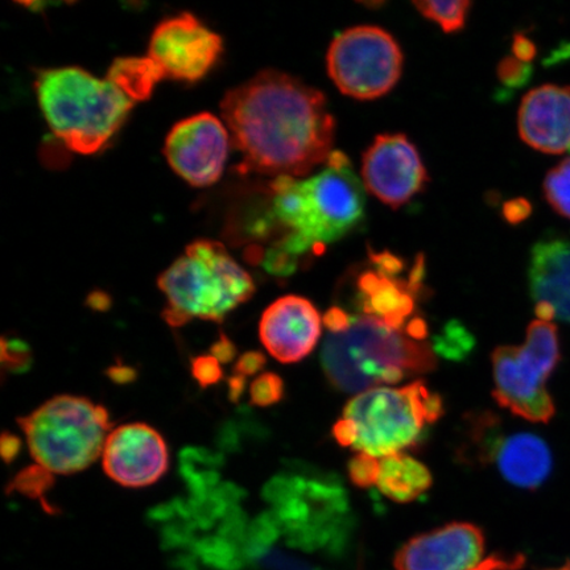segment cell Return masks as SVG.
I'll list each match as a JSON object with an SVG mask.
<instances>
[{
  "label": "cell",
  "instance_id": "ac0fdd59",
  "mask_svg": "<svg viewBox=\"0 0 570 570\" xmlns=\"http://www.w3.org/2000/svg\"><path fill=\"white\" fill-rule=\"evenodd\" d=\"M534 303H546L554 320L570 325V237L547 235L532 247L529 267Z\"/></svg>",
  "mask_w": 570,
  "mask_h": 570
},
{
  "label": "cell",
  "instance_id": "60d3db41",
  "mask_svg": "<svg viewBox=\"0 0 570 570\" xmlns=\"http://www.w3.org/2000/svg\"><path fill=\"white\" fill-rule=\"evenodd\" d=\"M135 375H137V374H135V370H132L130 367L116 366V367H111L109 370V376L111 377V380L114 382H117V383H127V382L134 381Z\"/></svg>",
  "mask_w": 570,
  "mask_h": 570
},
{
  "label": "cell",
  "instance_id": "e0dca14e",
  "mask_svg": "<svg viewBox=\"0 0 570 570\" xmlns=\"http://www.w3.org/2000/svg\"><path fill=\"white\" fill-rule=\"evenodd\" d=\"M520 138L537 151L570 153V87L547 83L522 99L518 112Z\"/></svg>",
  "mask_w": 570,
  "mask_h": 570
},
{
  "label": "cell",
  "instance_id": "d6a6232c",
  "mask_svg": "<svg viewBox=\"0 0 570 570\" xmlns=\"http://www.w3.org/2000/svg\"><path fill=\"white\" fill-rule=\"evenodd\" d=\"M266 356L261 352H247L235 363V373L242 376H253L266 366Z\"/></svg>",
  "mask_w": 570,
  "mask_h": 570
},
{
  "label": "cell",
  "instance_id": "74e56055",
  "mask_svg": "<svg viewBox=\"0 0 570 570\" xmlns=\"http://www.w3.org/2000/svg\"><path fill=\"white\" fill-rule=\"evenodd\" d=\"M212 355L220 363H229L235 358V355H237V347H235L229 337L223 334L216 344L213 345Z\"/></svg>",
  "mask_w": 570,
  "mask_h": 570
},
{
  "label": "cell",
  "instance_id": "9c48e42d",
  "mask_svg": "<svg viewBox=\"0 0 570 570\" xmlns=\"http://www.w3.org/2000/svg\"><path fill=\"white\" fill-rule=\"evenodd\" d=\"M265 498L274 504L277 523L295 546L336 550L344 543L351 510L346 491L336 476L277 475L266 484Z\"/></svg>",
  "mask_w": 570,
  "mask_h": 570
},
{
  "label": "cell",
  "instance_id": "f546056e",
  "mask_svg": "<svg viewBox=\"0 0 570 570\" xmlns=\"http://www.w3.org/2000/svg\"><path fill=\"white\" fill-rule=\"evenodd\" d=\"M499 81L505 88H522L531 80L532 67L531 63L522 62L515 57H505L497 68Z\"/></svg>",
  "mask_w": 570,
  "mask_h": 570
},
{
  "label": "cell",
  "instance_id": "e575fe53",
  "mask_svg": "<svg viewBox=\"0 0 570 570\" xmlns=\"http://www.w3.org/2000/svg\"><path fill=\"white\" fill-rule=\"evenodd\" d=\"M323 323L327 330H330V333H342L347 331L348 326L352 325V318L348 316V313L340 308V306H332V308L326 312Z\"/></svg>",
  "mask_w": 570,
  "mask_h": 570
},
{
  "label": "cell",
  "instance_id": "cb8c5ba5",
  "mask_svg": "<svg viewBox=\"0 0 570 570\" xmlns=\"http://www.w3.org/2000/svg\"><path fill=\"white\" fill-rule=\"evenodd\" d=\"M543 188L552 209L570 219V158L562 160L547 174Z\"/></svg>",
  "mask_w": 570,
  "mask_h": 570
},
{
  "label": "cell",
  "instance_id": "ffe728a7",
  "mask_svg": "<svg viewBox=\"0 0 570 570\" xmlns=\"http://www.w3.org/2000/svg\"><path fill=\"white\" fill-rule=\"evenodd\" d=\"M358 304L366 316L382 320L394 330H404L415 312V297L409 282L387 279L377 273H365L358 281Z\"/></svg>",
  "mask_w": 570,
  "mask_h": 570
},
{
  "label": "cell",
  "instance_id": "f1b7e54d",
  "mask_svg": "<svg viewBox=\"0 0 570 570\" xmlns=\"http://www.w3.org/2000/svg\"><path fill=\"white\" fill-rule=\"evenodd\" d=\"M2 363L11 373H21L31 367V347L18 338L2 340Z\"/></svg>",
  "mask_w": 570,
  "mask_h": 570
},
{
  "label": "cell",
  "instance_id": "d4e9b609",
  "mask_svg": "<svg viewBox=\"0 0 570 570\" xmlns=\"http://www.w3.org/2000/svg\"><path fill=\"white\" fill-rule=\"evenodd\" d=\"M475 340L459 321H452L443 333L433 340V351L446 360L460 361L473 351Z\"/></svg>",
  "mask_w": 570,
  "mask_h": 570
},
{
  "label": "cell",
  "instance_id": "30bf717a",
  "mask_svg": "<svg viewBox=\"0 0 570 570\" xmlns=\"http://www.w3.org/2000/svg\"><path fill=\"white\" fill-rule=\"evenodd\" d=\"M326 61L327 71L342 95L362 101L387 95L403 69L397 41L375 26L353 27L337 35Z\"/></svg>",
  "mask_w": 570,
  "mask_h": 570
},
{
  "label": "cell",
  "instance_id": "5b68a950",
  "mask_svg": "<svg viewBox=\"0 0 570 570\" xmlns=\"http://www.w3.org/2000/svg\"><path fill=\"white\" fill-rule=\"evenodd\" d=\"M158 284L167 298L163 317L170 326H183L194 318L223 323L255 292L247 271L224 244L210 239L196 240L185 248Z\"/></svg>",
  "mask_w": 570,
  "mask_h": 570
},
{
  "label": "cell",
  "instance_id": "5bb4252c",
  "mask_svg": "<svg viewBox=\"0 0 570 570\" xmlns=\"http://www.w3.org/2000/svg\"><path fill=\"white\" fill-rule=\"evenodd\" d=\"M102 465L105 473L120 487H151L168 472L166 440L147 424L120 425L106 440Z\"/></svg>",
  "mask_w": 570,
  "mask_h": 570
},
{
  "label": "cell",
  "instance_id": "d590c367",
  "mask_svg": "<svg viewBox=\"0 0 570 570\" xmlns=\"http://www.w3.org/2000/svg\"><path fill=\"white\" fill-rule=\"evenodd\" d=\"M512 53L519 61L531 63L538 53V49L527 36L517 33L514 42H512Z\"/></svg>",
  "mask_w": 570,
  "mask_h": 570
},
{
  "label": "cell",
  "instance_id": "7402d4cb",
  "mask_svg": "<svg viewBox=\"0 0 570 570\" xmlns=\"http://www.w3.org/2000/svg\"><path fill=\"white\" fill-rule=\"evenodd\" d=\"M114 82L118 83L135 102L151 96L155 85L163 80L164 75L156 63L145 59H119L112 63L109 75Z\"/></svg>",
  "mask_w": 570,
  "mask_h": 570
},
{
  "label": "cell",
  "instance_id": "9a60e30c",
  "mask_svg": "<svg viewBox=\"0 0 570 570\" xmlns=\"http://www.w3.org/2000/svg\"><path fill=\"white\" fill-rule=\"evenodd\" d=\"M480 527L453 522L413 537L395 554V570H474L483 562Z\"/></svg>",
  "mask_w": 570,
  "mask_h": 570
},
{
  "label": "cell",
  "instance_id": "83f0119b",
  "mask_svg": "<svg viewBox=\"0 0 570 570\" xmlns=\"http://www.w3.org/2000/svg\"><path fill=\"white\" fill-rule=\"evenodd\" d=\"M381 460L365 453H358L348 462V479L356 488L374 487L380 476Z\"/></svg>",
  "mask_w": 570,
  "mask_h": 570
},
{
  "label": "cell",
  "instance_id": "277c9868",
  "mask_svg": "<svg viewBox=\"0 0 570 570\" xmlns=\"http://www.w3.org/2000/svg\"><path fill=\"white\" fill-rule=\"evenodd\" d=\"M39 105L51 130L71 151L96 154L125 124L134 99L110 80L76 67L41 71Z\"/></svg>",
  "mask_w": 570,
  "mask_h": 570
},
{
  "label": "cell",
  "instance_id": "f35d334b",
  "mask_svg": "<svg viewBox=\"0 0 570 570\" xmlns=\"http://www.w3.org/2000/svg\"><path fill=\"white\" fill-rule=\"evenodd\" d=\"M21 451V441L16 434L3 433L2 438V458L7 463L16 460Z\"/></svg>",
  "mask_w": 570,
  "mask_h": 570
},
{
  "label": "cell",
  "instance_id": "4dcf8cb0",
  "mask_svg": "<svg viewBox=\"0 0 570 570\" xmlns=\"http://www.w3.org/2000/svg\"><path fill=\"white\" fill-rule=\"evenodd\" d=\"M191 375H194L199 386L206 389L223 380L224 372L220 362L214 358L212 354L199 355L191 361Z\"/></svg>",
  "mask_w": 570,
  "mask_h": 570
},
{
  "label": "cell",
  "instance_id": "4316f807",
  "mask_svg": "<svg viewBox=\"0 0 570 570\" xmlns=\"http://www.w3.org/2000/svg\"><path fill=\"white\" fill-rule=\"evenodd\" d=\"M284 381L275 373H263L249 386V401L258 407H269L283 401Z\"/></svg>",
  "mask_w": 570,
  "mask_h": 570
},
{
  "label": "cell",
  "instance_id": "52a82bcc",
  "mask_svg": "<svg viewBox=\"0 0 570 570\" xmlns=\"http://www.w3.org/2000/svg\"><path fill=\"white\" fill-rule=\"evenodd\" d=\"M443 415V397L417 381L361 392L346 404L342 419L354 428V451L381 460L416 445L425 426Z\"/></svg>",
  "mask_w": 570,
  "mask_h": 570
},
{
  "label": "cell",
  "instance_id": "2e32d148",
  "mask_svg": "<svg viewBox=\"0 0 570 570\" xmlns=\"http://www.w3.org/2000/svg\"><path fill=\"white\" fill-rule=\"evenodd\" d=\"M321 325L323 320L315 305L305 297L288 295L277 298L263 313L259 337L275 360L296 363L315 351Z\"/></svg>",
  "mask_w": 570,
  "mask_h": 570
},
{
  "label": "cell",
  "instance_id": "836d02e7",
  "mask_svg": "<svg viewBox=\"0 0 570 570\" xmlns=\"http://www.w3.org/2000/svg\"><path fill=\"white\" fill-rule=\"evenodd\" d=\"M532 205L529 199L515 198L503 205V217L509 224L524 223L531 216Z\"/></svg>",
  "mask_w": 570,
  "mask_h": 570
},
{
  "label": "cell",
  "instance_id": "6da1fadb",
  "mask_svg": "<svg viewBox=\"0 0 570 570\" xmlns=\"http://www.w3.org/2000/svg\"><path fill=\"white\" fill-rule=\"evenodd\" d=\"M223 120L240 174L302 177L330 159L334 119L320 90L277 70L226 92Z\"/></svg>",
  "mask_w": 570,
  "mask_h": 570
},
{
  "label": "cell",
  "instance_id": "484cf974",
  "mask_svg": "<svg viewBox=\"0 0 570 570\" xmlns=\"http://www.w3.org/2000/svg\"><path fill=\"white\" fill-rule=\"evenodd\" d=\"M53 474L39 465H33L21 470V472L10 483V491H17L21 495L39 499L46 510L53 512L51 505L46 501V494L53 487Z\"/></svg>",
  "mask_w": 570,
  "mask_h": 570
},
{
  "label": "cell",
  "instance_id": "ab89813d",
  "mask_svg": "<svg viewBox=\"0 0 570 570\" xmlns=\"http://www.w3.org/2000/svg\"><path fill=\"white\" fill-rule=\"evenodd\" d=\"M246 387V377L235 375L229 381V397L232 402H238L240 396L244 395Z\"/></svg>",
  "mask_w": 570,
  "mask_h": 570
},
{
  "label": "cell",
  "instance_id": "d6986e66",
  "mask_svg": "<svg viewBox=\"0 0 570 570\" xmlns=\"http://www.w3.org/2000/svg\"><path fill=\"white\" fill-rule=\"evenodd\" d=\"M487 462H495L505 481L527 490L539 489L553 466L550 448L532 433H515L509 438L499 434Z\"/></svg>",
  "mask_w": 570,
  "mask_h": 570
},
{
  "label": "cell",
  "instance_id": "1f68e13d",
  "mask_svg": "<svg viewBox=\"0 0 570 570\" xmlns=\"http://www.w3.org/2000/svg\"><path fill=\"white\" fill-rule=\"evenodd\" d=\"M372 261L376 267V273L387 277V279H395V277L402 273L404 268L401 258L390 253L372 254Z\"/></svg>",
  "mask_w": 570,
  "mask_h": 570
},
{
  "label": "cell",
  "instance_id": "8fae6325",
  "mask_svg": "<svg viewBox=\"0 0 570 570\" xmlns=\"http://www.w3.org/2000/svg\"><path fill=\"white\" fill-rule=\"evenodd\" d=\"M230 147V134L224 120L202 112L170 130L164 155L178 176L194 187L204 188L223 176Z\"/></svg>",
  "mask_w": 570,
  "mask_h": 570
},
{
  "label": "cell",
  "instance_id": "ba28073f",
  "mask_svg": "<svg viewBox=\"0 0 570 570\" xmlns=\"http://www.w3.org/2000/svg\"><path fill=\"white\" fill-rule=\"evenodd\" d=\"M560 361L558 326L550 321H532L523 345L499 346L491 355L497 403L531 423H550L556 404L547 382Z\"/></svg>",
  "mask_w": 570,
  "mask_h": 570
},
{
  "label": "cell",
  "instance_id": "7a4b0ae2",
  "mask_svg": "<svg viewBox=\"0 0 570 570\" xmlns=\"http://www.w3.org/2000/svg\"><path fill=\"white\" fill-rule=\"evenodd\" d=\"M275 230L284 234L266 248L298 262L315 249L323 252L358 226L365 217V194L351 167H327L304 181L292 180L277 189L269 204Z\"/></svg>",
  "mask_w": 570,
  "mask_h": 570
},
{
  "label": "cell",
  "instance_id": "8d00e7d4",
  "mask_svg": "<svg viewBox=\"0 0 570 570\" xmlns=\"http://www.w3.org/2000/svg\"><path fill=\"white\" fill-rule=\"evenodd\" d=\"M523 556L517 554L514 558H501L493 556L488 560H483L482 564L474 570H515L523 566Z\"/></svg>",
  "mask_w": 570,
  "mask_h": 570
},
{
  "label": "cell",
  "instance_id": "603a6c76",
  "mask_svg": "<svg viewBox=\"0 0 570 570\" xmlns=\"http://www.w3.org/2000/svg\"><path fill=\"white\" fill-rule=\"evenodd\" d=\"M416 9L426 19L436 21L444 32L452 33L465 27L470 6L468 0H454V2H415Z\"/></svg>",
  "mask_w": 570,
  "mask_h": 570
},
{
  "label": "cell",
  "instance_id": "44dd1931",
  "mask_svg": "<svg viewBox=\"0 0 570 570\" xmlns=\"http://www.w3.org/2000/svg\"><path fill=\"white\" fill-rule=\"evenodd\" d=\"M433 476L423 462L397 453L381 459L376 487L384 497L396 503L416 501L430 490Z\"/></svg>",
  "mask_w": 570,
  "mask_h": 570
},
{
  "label": "cell",
  "instance_id": "4fadbf2b",
  "mask_svg": "<svg viewBox=\"0 0 570 570\" xmlns=\"http://www.w3.org/2000/svg\"><path fill=\"white\" fill-rule=\"evenodd\" d=\"M365 187L382 203L397 209L422 191L428 174L417 149L402 134L380 135L363 155Z\"/></svg>",
  "mask_w": 570,
  "mask_h": 570
},
{
  "label": "cell",
  "instance_id": "b9f144b4",
  "mask_svg": "<svg viewBox=\"0 0 570 570\" xmlns=\"http://www.w3.org/2000/svg\"><path fill=\"white\" fill-rule=\"evenodd\" d=\"M548 570H570V561H567L564 566L556 569H548Z\"/></svg>",
  "mask_w": 570,
  "mask_h": 570
},
{
  "label": "cell",
  "instance_id": "3957f363",
  "mask_svg": "<svg viewBox=\"0 0 570 570\" xmlns=\"http://www.w3.org/2000/svg\"><path fill=\"white\" fill-rule=\"evenodd\" d=\"M321 365L334 389L361 394L431 373L438 358L426 341L413 340L405 330L363 315L353 318L347 331L327 334Z\"/></svg>",
  "mask_w": 570,
  "mask_h": 570
},
{
  "label": "cell",
  "instance_id": "7c38bea8",
  "mask_svg": "<svg viewBox=\"0 0 570 570\" xmlns=\"http://www.w3.org/2000/svg\"><path fill=\"white\" fill-rule=\"evenodd\" d=\"M224 49L223 38L191 13L161 21L149 41L148 57L164 78L195 82L208 75Z\"/></svg>",
  "mask_w": 570,
  "mask_h": 570
},
{
  "label": "cell",
  "instance_id": "8992f818",
  "mask_svg": "<svg viewBox=\"0 0 570 570\" xmlns=\"http://www.w3.org/2000/svg\"><path fill=\"white\" fill-rule=\"evenodd\" d=\"M39 466L52 474H75L104 453L111 428L109 412L88 397L59 395L19 419Z\"/></svg>",
  "mask_w": 570,
  "mask_h": 570
}]
</instances>
